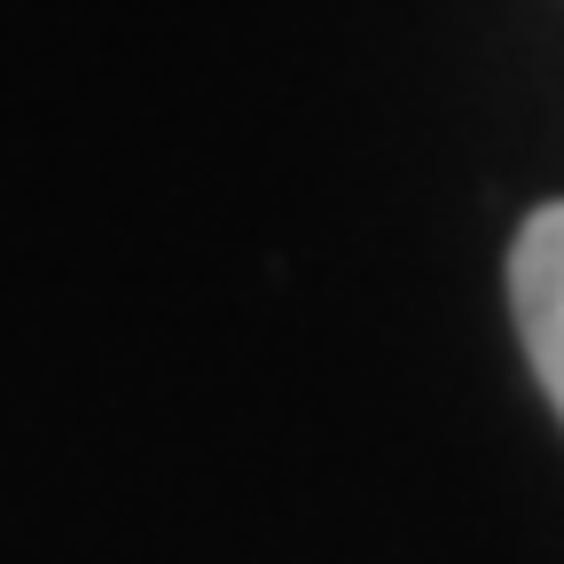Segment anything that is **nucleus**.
<instances>
[{
    "label": "nucleus",
    "mask_w": 564,
    "mask_h": 564,
    "mask_svg": "<svg viewBox=\"0 0 564 564\" xmlns=\"http://www.w3.org/2000/svg\"><path fill=\"white\" fill-rule=\"evenodd\" d=\"M510 306H518V337L525 361L541 377V392L564 415V204H541L533 220L518 228L510 251Z\"/></svg>",
    "instance_id": "1"
}]
</instances>
